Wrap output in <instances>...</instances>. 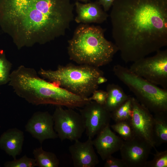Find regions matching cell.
I'll return each instance as SVG.
<instances>
[{"mask_svg": "<svg viewBox=\"0 0 167 167\" xmlns=\"http://www.w3.org/2000/svg\"><path fill=\"white\" fill-rule=\"evenodd\" d=\"M99 4L102 7L103 10L107 12L111 8L115 0H98Z\"/></svg>", "mask_w": 167, "mask_h": 167, "instance_id": "cell-27", "label": "cell"}, {"mask_svg": "<svg viewBox=\"0 0 167 167\" xmlns=\"http://www.w3.org/2000/svg\"><path fill=\"white\" fill-rule=\"evenodd\" d=\"M105 161V167H126L122 159L115 158L112 155L108 157Z\"/></svg>", "mask_w": 167, "mask_h": 167, "instance_id": "cell-26", "label": "cell"}, {"mask_svg": "<svg viewBox=\"0 0 167 167\" xmlns=\"http://www.w3.org/2000/svg\"><path fill=\"white\" fill-rule=\"evenodd\" d=\"M24 140L22 131L16 128L11 129L1 136L0 147L13 159H15L22 152Z\"/></svg>", "mask_w": 167, "mask_h": 167, "instance_id": "cell-16", "label": "cell"}, {"mask_svg": "<svg viewBox=\"0 0 167 167\" xmlns=\"http://www.w3.org/2000/svg\"><path fill=\"white\" fill-rule=\"evenodd\" d=\"M77 1H81L85 3L88 2V0H76Z\"/></svg>", "mask_w": 167, "mask_h": 167, "instance_id": "cell-29", "label": "cell"}, {"mask_svg": "<svg viewBox=\"0 0 167 167\" xmlns=\"http://www.w3.org/2000/svg\"><path fill=\"white\" fill-rule=\"evenodd\" d=\"M104 32L99 26L80 24L68 41L70 59L79 65L97 67L110 63L118 49L106 39Z\"/></svg>", "mask_w": 167, "mask_h": 167, "instance_id": "cell-4", "label": "cell"}, {"mask_svg": "<svg viewBox=\"0 0 167 167\" xmlns=\"http://www.w3.org/2000/svg\"><path fill=\"white\" fill-rule=\"evenodd\" d=\"M107 81V79L104 75L100 76L98 78L97 83L99 85L104 83Z\"/></svg>", "mask_w": 167, "mask_h": 167, "instance_id": "cell-28", "label": "cell"}, {"mask_svg": "<svg viewBox=\"0 0 167 167\" xmlns=\"http://www.w3.org/2000/svg\"><path fill=\"white\" fill-rule=\"evenodd\" d=\"M74 6L77 13L74 20L78 24H101L109 16L98 2L83 3L76 1Z\"/></svg>", "mask_w": 167, "mask_h": 167, "instance_id": "cell-15", "label": "cell"}, {"mask_svg": "<svg viewBox=\"0 0 167 167\" xmlns=\"http://www.w3.org/2000/svg\"><path fill=\"white\" fill-rule=\"evenodd\" d=\"M124 140L111 130L110 125L101 130L92 140L93 146L103 161L120 150Z\"/></svg>", "mask_w": 167, "mask_h": 167, "instance_id": "cell-14", "label": "cell"}, {"mask_svg": "<svg viewBox=\"0 0 167 167\" xmlns=\"http://www.w3.org/2000/svg\"><path fill=\"white\" fill-rule=\"evenodd\" d=\"M37 166L34 158L28 157L26 155L19 159H14L12 161L7 162L5 166L7 167H34Z\"/></svg>", "mask_w": 167, "mask_h": 167, "instance_id": "cell-24", "label": "cell"}, {"mask_svg": "<svg viewBox=\"0 0 167 167\" xmlns=\"http://www.w3.org/2000/svg\"><path fill=\"white\" fill-rule=\"evenodd\" d=\"M68 149L75 167H94L99 163L91 138L84 142L75 141Z\"/></svg>", "mask_w": 167, "mask_h": 167, "instance_id": "cell-13", "label": "cell"}, {"mask_svg": "<svg viewBox=\"0 0 167 167\" xmlns=\"http://www.w3.org/2000/svg\"><path fill=\"white\" fill-rule=\"evenodd\" d=\"M152 148L148 141L135 136L124 140L120 150L121 159L126 167H144Z\"/></svg>", "mask_w": 167, "mask_h": 167, "instance_id": "cell-10", "label": "cell"}, {"mask_svg": "<svg viewBox=\"0 0 167 167\" xmlns=\"http://www.w3.org/2000/svg\"><path fill=\"white\" fill-rule=\"evenodd\" d=\"M25 129L41 144L46 139L58 138L54 129L52 115L47 111L34 113L26 125Z\"/></svg>", "mask_w": 167, "mask_h": 167, "instance_id": "cell-12", "label": "cell"}, {"mask_svg": "<svg viewBox=\"0 0 167 167\" xmlns=\"http://www.w3.org/2000/svg\"><path fill=\"white\" fill-rule=\"evenodd\" d=\"M133 114L130 122L135 136L149 142L155 149L152 139L154 117L151 112L132 97Z\"/></svg>", "mask_w": 167, "mask_h": 167, "instance_id": "cell-11", "label": "cell"}, {"mask_svg": "<svg viewBox=\"0 0 167 167\" xmlns=\"http://www.w3.org/2000/svg\"><path fill=\"white\" fill-rule=\"evenodd\" d=\"M113 71L151 113H167V89L158 87L119 64L113 66Z\"/></svg>", "mask_w": 167, "mask_h": 167, "instance_id": "cell-6", "label": "cell"}, {"mask_svg": "<svg viewBox=\"0 0 167 167\" xmlns=\"http://www.w3.org/2000/svg\"><path fill=\"white\" fill-rule=\"evenodd\" d=\"M12 64L6 58L3 53H0V86L8 83L10 79Z\"/></svg>", "mask_w": 167, "mask_h": 167, "instance_id": "cell-22", "label": "cell"}, {"mask_svg": "<svg viewBox=\"0 0 167 167\" xmlns=\"http://www.w3.org/2000/svg\"><path fill=\"white\" fill-rule=\"evenodd\" d=\"M106 91L107 97L104 106L110 112L117 108L130 96L125 93L121 87L114 84H108L106 87Z\"/></svg>", "mask_w": 167, "mask_h": 167, "instance_id": "cell-17", "label": "cell"}, {"mask_svg": "<svg viewBox=\"0 0 167 167\" xmlns=\"http://www.w3.org/2000/svg\"><path fill=\"white\" fill-rule=\"evenodd\" d=\"M110 126L124 141L130 140L135 136L130 121L118 122Z\"/></svg>", "mask_w": 167, "mask_h": 167, "instance_id": "cell-21", "label": "cell"}, {"mask_svg": "<svg viewBox=\"0 0 167 167\" xmlns=\"http://www.w3.org/2000/svg\"><path fill=\"white\" fill-rule=\"evenodd\" d=\"M154 56L133 62L129 69L156 85L167 89V50H159Z\"/></svg>", "mask_w": 167, "mask_h": 167, "instance_id": "cell-7", "label": "cell"}, {"mask_svg": "<svg viewBox=\"0 0 167 167\" xmlns=\"http://www.w3.org/2000/svg\"><path fill=\"white\" fill-rule=\"evenodd\" d=\"M110 16L114 43L126 63L167 45V0H115Z\"/></svg>", "mask_w": 167, "mask_h": 167, "instance_id": "cell-1", "label": "cell"}, {"mask_svg": "<svg viewBox=\"0 0 167 167\" xmlns=\"http://www.w3.org/2000/svg\"><path fill=\"white\" fill-rule=\"evenodd\" d=\"M152 135L154 146L167 142V113L154 114Z\"/></svg>", "mask_w": 167, "mask_h": 167, "instance_id": "cell-18", "label": "cell"}, {"mask_svg": "<svg viewBox=\"0 0 167 167\" xmlns=\"http://www.w3.org/2000/svg\"><path fill=\"white\" fill-rule=\"evenodd\" d=\"M38 74L42 78L78 96L89 97L97 89L98 78L104 75L99 67L71 64L59 65L55 70L41 68Z\"/></svg>", "mask_w": 167, "mask_h": 167, "instance_id": "cell-5", "label": "cell"}, {"mask_svg": "<svg viewBox=\"0 0 167 167\" xmlns=\"http://www.w3.org/2000/svg\"><path fill=\"white\" fill-rule=\"evenodd\" d=\"M156 151L153 154V159L147 161L144 167H167V150L158 152Z\"/></svg>", "mask_w": 167, "mask_h": 167, "instance_id": "cell-23", "label": "cell"}, {"mask_svg": "<svg viewBox=\"0 0 167 167\" xmlns=\"http://www.w3.org/2000/svg\"><path fill=\"white\" fill-rule=\"evenodd\" d=\"M19 96L35 105L83 107L88 97L74 94L41 77L33 68L21 65L11 72L8 83Z\"/></svg>", "mask_w": 167, "mask_h": 167, "instance_id": "cell-3", "label": "cell"}, {"mask_svg": "<svg viewBox=\"0 0 167 167\" xmlns=\"http://www.w3.org/2000/svg\"><path fill=\"white\" fill-rule=\"evenodd\" d=\"M88 97L90 101H93L103 105L105 104L107 97V92L102 90H96Z\"/></svg>", "mask_w": 167, "mask_h": 167, "instance_id": "cell-25", "label": "cell"}, {"mask_svg": "<svg viewBox=\"0 0 167 167\" xmlns=\"http://www.w3.org/2000/svg\"><path fill=\"white\" fill-rule=\"evenodd\" d=\"M52 116L54 130L62 141L79 140L85 131L82 116L73 109L56 106Z\"/></svg>", "mask_w": 167, "mask_h": 167, "instance_id": "cell-8", "label": "cell"}, {"mask_svg": "<svg viewBox=\"0 0 167 167\" xmlns=\"http://www.w3.org/2000/svg\"><path fill=\"white\" fill-rule=\"evenodd\" d=\"M85 125L86 134L93 138L108 125L111 119L110 112L104 105L91 101L80 110Z\"/></svg>", "mask_w": 167, "mask_h": 167, "instance_id": "cell-9", "label": "cell"}, {"mask_svg": "<svg viewBox=\"0 0 167 167\" xmlns=\"http://www.w3.org/2000/svg\"><path fill=\"white\" fill-rule=\"evenodd\" d=\"M71 0H0V26L19 49L63 36L74 19Z\"/></svg>", "mask_w": 167, "mask_h": 167, "instance_id": "cell-2", "label": "cell"}, {"mask_svg": "<svg viewBox=\"0 0 167 167\" xmlns=\"http://www.w3.org/2000/svg\"><path fill=\"white\" fill-rule=\"evenodd\" d=\"M111 118L115 122L121 121H130L133 114L132 97L113 111L110 112Z\"/></svg>", "mask_w": 167, "mask_h": 167, "instance_id": "cell-20", "label": "cell"}, {"mask_svg": "<svg viewBox=\"0 0 167 167\" xmlns=\"http://www.w3.org/2000/svg\"><path fill=\"white\" fill-rule=\"evenodd\" d=\"M37 166L39 167H58L59 161L56 155L44 150L41 146L34 149L33 151Z\"/></svg>", "mask_w": 167, "mask_h": 167, "instance_id": "cell-19", "label": "cell"}]
</instances>
